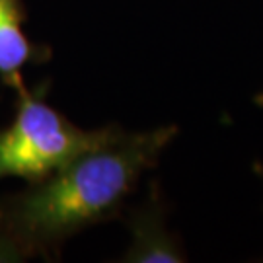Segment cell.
I'll return each instance as SVG.
<instances>
[{
    "instance_id": "6da1fadb",
    "label": "cell",
    "mask_w": 263,
    "mask_h": 263,
    "mask_svg": "<svg viewBox=\"0 0 263 263\" xmlns=\"http://www.w3.org/2000/svg\"><path fill=\"white\" fill-rule=\"evenodd\" d=\"M178 125L119 127L47 178L0 201V261L53 259L86 228L121 218L141 179L178 139Z\"/></svg>"
},
{
    "instance_id": "7a4b0ae2",
    "label": "cell",
    "mask_w": 263,
    "mask_h": 263,
    "mask_svg": "<svg viewBox=\"0 0 263 263\" xmlns=\"http://www.w3.org/2000/svg\"><path fill=\"white\" fill-rule=\"evenodd\" d=\"M119 125L82 129L47 102V84L16 92V115L0 129V179L28 183L47 178L82 152L115 135Z\"/></svg>"
},
{
    "instance_id": "3957f363",
    "label": "cell",
    "mask_w": 263,
    "mask_h": 263,
    "mask_svg": "<svg viewBox=\"0 0 263 263\" xmlns=\"http://www.w3.org/2000/svg\"><path fill=\"white\" fill-rule=\"evenodd\" d=\"M121 218L129 230V246L123 252L125 263H183L189 259L181 236L170 224V205L152 176L142 197L129 203Z\"/></svg>"
},
{
    "instance_id": "277c9868",
    "label": "cell",
    "mask_w": 263,
    "mask_h": 263,
    "mask_svg": "<svg viewBox=\"0 0 263 263\" xmlns=\"http://www.w3.org/2000/svg\"><path fill=\"white\" fill-rule=\"evenodd\" d=\"M28 18L24 0H0V80L18 92L24 88L22 70L51 59V49L33 43L24 29Z\"/></svg>"
},
{
    "instance_id": "5b68a950",
    "label": "cell",
    "mask_w": 263,
    "mask_h": 263,
    "mask_svg": "<svg viewBox=\"0 0 263 263\" xmlns=\"http://www.w3.org/2000/svg\"><path fill=\"white\" fill-rule=\"evenodd\" d=\"M252 170H254V174L257 176V179H259V181L263 183V162H254Z\"/></svg>"
},
{
    "instance_id": "8992f818",
    "label": "cell",
    "mask_w": 263,
    "mask_h": 263,
    "mask_svg": "<svg viewBox=\"0 0 263 263\" xmlns=\"http://www.w3.org/2000/svg\"><path fill=\"white\" fill-rule=\"evenodd\" d=\"M254 104L257 105V107H261V109H263V90L259 92V94L254 96Z\"/></svg>"
}]
</instances>
